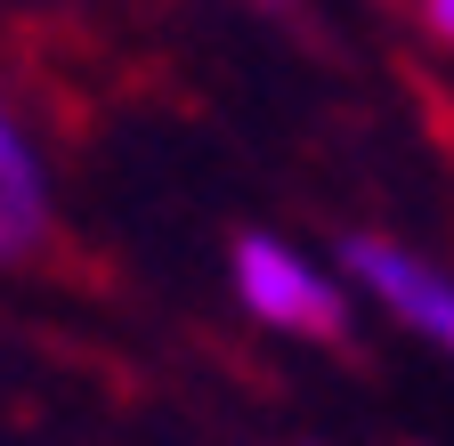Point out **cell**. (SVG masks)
Masks as SVG:
<instances>
[{
    "instance_id": "1",
    "label": "cell",
    "mask_w": 454,
    "mask_h": 446,
    "mask_svg": "<svg viewBox=\"0 0 454 446\" xmlns=\"http://www.w3.org/2000/svg\"><path fill=\"white\" fill-rule=\"evenodd\" d=\"M236 293L260 325L276 333H317L333 341L340 325H349V301H340L333 276H317L301 252H284L276 236H236Z\"/></svg>"
},
{
    "instance_id": "2",
    "label": "cell",
    "mask_w": 454,
    "mask_h": 446,
    "mask_svg": "<svg viewBox=\"0 0 454 446\" xmlns=\"http://www.w3.org/2000/svg\"><path fill=\"white\" fill-rule=\"evenodd\" d=\"M349 276H357L381 309H397L414 333H430V341L454 349V276H446V268L397 252V244H381V236H357V244H349Z\"/></svg>"
},
{
    "instance_id": "3",
    "label": "cell",
    "mask_w": 454,
    "mask_h": 446,
    "mask_svg": "<svg viewBox=\"0 0 454 446\" xmlns=\"http://www.w3.org/2000/svg\"><path fill=\"white\" fill-rule=\"evenodd\" d=\"M41 219H49L41 162H33V138L9 122V130H0V244H9V260H25L41 244Z\"/></svg>"
},
{
    "instance_id": "4",
    "label": "cell",
    "mask_w": 454,
    "mask_h": 446,
    "mask_svg": "<svg viewBox=\"0 0 454 446\" xmlns=\"http://www.w3.org/2000/svg\"><path fill=\"white\" fill-rule=\"evenodd\" d=\"M414 9H422V33L438 49H454V0H414Z\"/></svg>"
}]
</instances>
